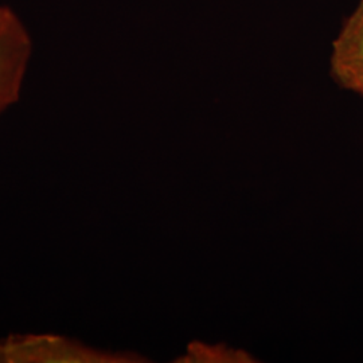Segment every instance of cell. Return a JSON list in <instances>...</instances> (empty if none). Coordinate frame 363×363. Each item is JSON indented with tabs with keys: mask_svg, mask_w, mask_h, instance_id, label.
Listing matches in <instances>:
<instances>
[{
	"mask_svg": "<svg viewBox=\"0 0 363 363\" xmlns=\"http://www.w3.org/2000/svg\"><path fill=\"white\" fill-rule=\"evenodd\" d=\"M33 39L18 13L0 6V113L19 100Z\"/></svg>",
	"mask_w": 363,
	"mask_h": 363,
	"instance_id": "7a4b0ae2",
	"label": "cell"
},
{
	"mask_svg": "<svg viewBox=\"0 0 363 363\" xmlns=\"http://www.w3.org/2000/svg\"><path fill=\"white\" fill-rule=\"evenodd\" d=\"M330 64L342 88L363 96V0L334 40Z\"/></svg>",
	"mask_w": 363,
	"mask_h": 363,
	"instance_id": "3957f363",
	"label": "cell"
},
{
	"mask_svg": "<svg viewBox=\"0 0 363 363\" xmlns=\"http://www.w3.org/2000/svg\"><path fill=\"white\" fill-rule=\"evenodd\" d=\"M143 357L86 346L55 334H21L0 339V363H138Z\"/></svg>",
	"mask_w": 363,
	"mask_h": 363,
	"instance_id": "6da1fadb",
	"label": "cell"
}]
</instances>
